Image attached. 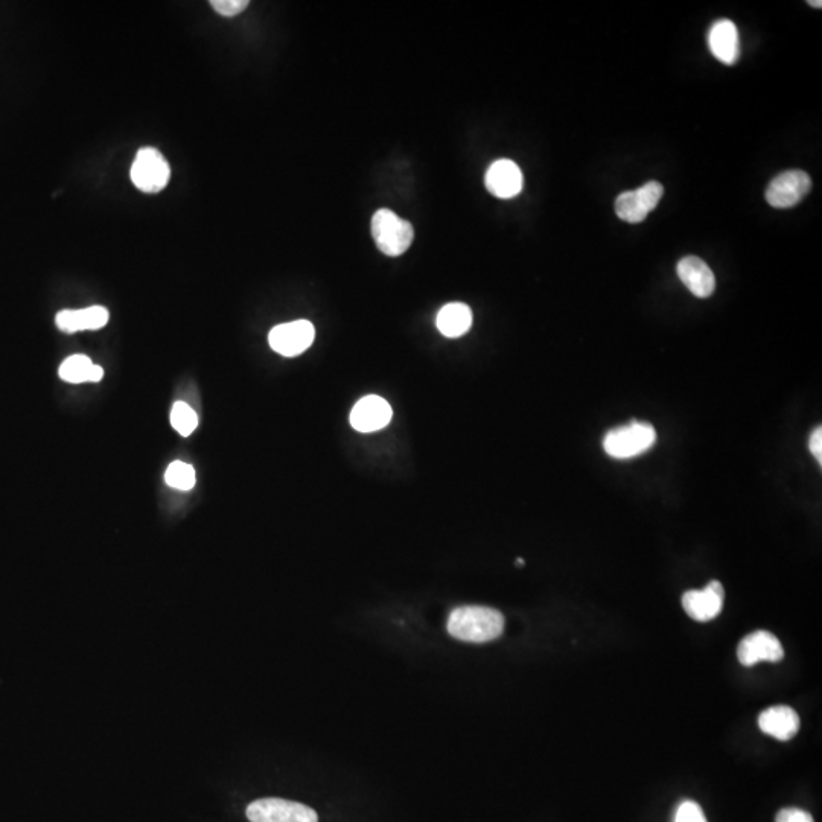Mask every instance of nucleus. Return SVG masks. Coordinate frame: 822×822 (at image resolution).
Returning <instances> with one entry per match:
<instances>
[{"instance_id": "412c9836", "label": "nucleus", "mask_w": 822, "mask_h": 822, "mask_svg": "<svg viewBox=\"0 0 822 822\" xmlns=\"http://www.w3.org/2000/svg\"><path fill=\"white\" fill-rule=\"evenodd\" d=\"M675 822H707V819L698 803L684 801L676 810Z\"/></svg>"}, {"instance_id": "39448f33", "label": "nucleus", "mask_w": 822, "mask_h": 822, "mask_svg": "<svg viewBox=\"0 0 822 822\" xmlns=\"http://www.w3.org/2000/svg\"><path fill=\"white\" fill-rule=\"evenodd\" d=\"M171 168L165 157L156 148H142L137 151L131 166V180L137 189L147 194H156L168 185Z\"/></svg>"}, {"instance_id": "f257e3e1", "label": "nucleus", "mask_w": 822, "mask_h": 822, "mask_svg": "<svg viewBox=\"0 0 822 822\" xmlns=\"http://www.w3.org/2000/svg\"><path fill=\"white\" fill-rule=\"evenodd\" d=\"M448 634L468 643L497 640L504 631V617L488 606H460L448 617Z\"/></svg>"}, {"instance_id": "ddd939ff", "label": "nucleus", "mask_w": 822, "mask_h": 822, "mask_svg": "<svg viewBox=\"0 0 822 822\" xmlns=\"http://www.w3.org/2000/svg\"><path fill=\"white\" fill-rule=\"evenodd\" d=\"M708 46L711 54L727 64L733 66L740 57V39L737 26L731 20L721 19L714 22L708 32Z\"/></svg>"}, {"instance_id": "423d86ee", "label": "nucleus", "mask_w": 822, "mask_h": 822, "mask_svg": "<svg viewBox=\"0 0 822 822\" xmlns=\"http://www.w3.org/2000/svg\"><path fill=\"white\" fill-rule=\"evenodd\" d=\"M663 194V185L658 182H649L635 191L623 192L615 200V214L626 223H641L657 208Z\"/></svg>"}, {"instance_id": "9b49d317", "label": "nucleus", "mask_w": 822, "mask_h": 822, "mask_svg": "<svg viewBox=\"0 0 822 822\" xmlns=\"http://www.w3.org/2000/svg\"><path fill=\"white\" fill-rule=\"evenodd\" d=\"M392 415V407L386 399L369 395L355 404L349 421H351L352 428L360 433H375L390 424Z\"/></svg>"}, {"instance_id": "2eb2a0df", "label": "nucleus", "mask_w": 822, "mask_h": 822, "mask_svg": "<svg viewBox=\"0 0 822 822\" xmlns=\"http://www.w3.org/2000/svg\"><path fill=\"white\" fill-rule=\"evenodd\" d=\"M759 727L768 736L786 742L797 736L800 730V716L794 708L775 705L760 714Z\"/></svg>"}, {"instance_id": "a878e982", "label": "nucleus", "mask_w": 822, "mask_h": 822, "mask_svg": "<svg viewBox=\"0 0 822 822\" xmlns=\"http://www.w3.org/2000/svg\"><path fill=\"white\" fill-rule=\"evenodd\" d=\"M517 564H518V565H524V561H523V559H518Z\"/></svg>"}, {"instance_id": "1a4fd4ad", "label": "nucleus", "mask_w": 822, "mask_h": 822, "mask_svg": "<svg viewBox=\"0 0 822 822\" xmlns=\"http://www.w3.org/2000/svg\"><path fill=\"white\" fill-rule=\"evenodd\" d=\"M784 650L780 640L768 631H757L746 635L737 647V658L743 666L751 667L754 664L768 661L778 663L783 660Z\"/></svg>"}, {"instance_id": "4468645a", "label": "nucleus", "mask_w": 822, "mask_h": 822, "mask_svg": "<svg viewBox=\"0 0 822 822\" xmlns=\"http://www.w3.org/2000/svg\"><path fill=\"white\" fill-rule=\"evenodd\" d=\"M678 278L699 299H707L716 288V278L707 262L698 256H687L678 264Z\"/></svg>"}, {"instance_id": "20e7f679", "label": "nucleus", "mask_w": 822, "mask_h": 822, "mask_svg": "<svg viewBox=\"0 0 822 822\" xmlns=\"http://www.w3.org/2000/svg\"><path fill=\"white\" fill-rule=\"evenodd\" d=\"M250 822H319L316 810L296 801L262 798L246 810Z\"/></svg>"}, {"instance_id": "6e6552de", "label": "nucleus", "mask_w": 822, "mask_h": 822, "mask_svg": "<svg viewBox=\"0 0 822 822\" xmlns=\"http://www.w3.org/2000/svg\"><path fill=\"white\" fill-rule=\"evenodd\" d=\"M812 189V180L809 174L792 169L781 173L769 183L766 189V201L772 208L787 209L800 203Z\"/></svg>"}, {"instance_id": "4be33fe9", "label": "nucleus", "mask_w": 822, "mask_h": 822, "mask_svg": "<svg viewBox=\"0 0 822 822\" xmlns=\"http://www.w3.org/2000/svg\"><path fill=\"white\" fill-rule=\"evenodd\" d=\"M212 8L223 17H235L249 7V0H212Z\"/></svg>"}, {"instance_id": "aec40b11", "label": "nucleus", "mask_w": 822, "mask_h": 822, "mask_svg": "<svg viewBox=\"0 0 822 822\" xmlns=\"http://www.w3.org/2000/svg\"><path fill=\"white\" fill-rule=\"evenodd\" d=\"M171 425L180 436H191L198 427L197 413L186 402H176L171 411Z\"/></svg>"}, {"instance_id": "a211bd4d", "label": "nucleus", "mask_w": 822, "mask_h": 822, "mask_svg": "<svg viewBox=\"0 0 822 822\" xmlns=\"http://www.w3.org/2000/svg\"><path fill=\"white\" fill-rule=\"evenodd\" d=\"M60 378L69 384L99 383L104 376L101 366H96L86 355H74L63 361Z\"/></svg>"}, {"instance_id": "f8f14e48", "label": "nucleus", "mask_w": 822, "mask_h": 822, "mask_svg": "<svg viewBox=\"0 0 822 822\" xmlns=\"http://www.w3.org/2000/svg\"><path fill=\"white\" fill-rule=\"evenodd\" d=\"M485 185L494 197L509 200L523 191V173H521L520 166L512 160H497L489 166Z\"/></svg>"}, {"instance_id": "6ab92c4d", "label": "nucleus", "mask_w": 822, "mask_h": 822, "mask_svg": "<svg viewBox=\"0 0 822 822\" xmlns=\"http://www.w3.org/2000/svg\"><path fill=\"white\" fill-rule=\"evenodd\" d=\"M166 485L179 491H191L195 486V471L189 463L173 462L165 472Z\"/></svg>"}, {"instance_id": "5701e85b", "label": "nucleus", "mask_w": 822, "mask_h": 822, "mask_svg": "<svg viewBox=\"0 0 822 822\" xmlns=\"http://www.w3.org/2000/svg\"><path fill=\"white\" fill-rule=\"evenodd\" d=\"M775 822H815L813 821L812 815L809 812H804L801 809H795V807H789V809L780 810L777 813V818H775Z\"/></svg>"}, {"instance_id": "f03ea898", "label": "nucleus", "mask_w": 822, "mask_h": 822, "mask_svg": "<svg viewBox=\"0 0 822 822\" xmlns=\"http://www.w3.org/2000/svg\"><path fill=\"white\" fill-rule=\"evenodd\" d=\"M372 236L376 247L384 255L396 258L410 249L415 239V229L395 212L380 209L372 217Z\"/></svg>"}, {"instance_id": "b1692460", "label": "nucleus", "mask_w": 822, "mask_h": 822, "mask_svg": "<svg viewBox=\"0 0 822 822\" xmlns=\"http://www.w3.org/2000/svg\"><path fill=\"white\" fill-rule=\"evenodd\" d=\"M809 450L818 463H822V430L821 427L813 431L809 439Z\"/></svg>"}, {"instance_id": "7ed1b4c3", "label": "nucleus", "mask_w": 822, "mask_h": 822, "mask_svg": "<svg viewBox=\"0 0 822 822\" xmlns=\"http://www.w3.org/2000/svg\"><path fill=\"white\" fill-rule=\"evenodd\" d=\"M657 442V431L647 422H631L625 427L609 431L603 439V448L614 459H634L649 451Z\"/></svg>"}, {"instance_id": "f3484780", "label": "nucleus", "mask_w": 822, "mask_h": 822, "mask_svg": "<svg viewBox=\"0 0 822 822\" xmlns=\"http://www.w3.org/2000/svg\"><path fill=\"white\" fill-rule=\"evenodd\" d=\"M436 325L445 337H462L472 326L471 308L465 303H448L437 314Z\"/></svg>"}, {"instance_id": "dca6fc26", "label": "nucleus", "mask_w": 822, "mask_h": 822, "mask_svg": "<svg viewBox=\"0 0 822 822\" xmlns=\"http://www.w3.org/2000/svg\"><path fill=\"white\" fill-rule=\"evenodd\" d=\"M110 314L104 306H90L84 310H64L55 317L60 331L75 334L80 331H96L109 323Z\"/></svg>"}, {"instance_id": "9d476101", "label": "nucleus", "mask_w": 822, "mask_h": 822, "mask_svg": "<svg viewBox=\"0 0 822 822\" xmlns=\"http://www.w3.org/2000/svg\"><path fill=\"white\" fill-rule=\"evenodd\" d=\"M724 600V587L721 582L713 580L702 590L687 591L682 596V606L696 622H710L721 614Z\"/></svg>"}, {"instance_id": "0eeeda50", "label": "nucleus", "mask_w": 822, "mask_h": 822, "mask_svg": "<svg viewBox=\"0 0 822 822\" xmlns=\"http://www.w3.org/2000/svg\"><path fill=\"white\" fill-rule=\"evenodd\" d=\"M316 338V329L308 320L282 323L271 329L268 343L271 349L284 357H297L310 348Z\"/></svg>"}, {"instance_id": "393cba45", "label": "nucleus", "mask_w": 822, "mask_h": 822, "mask_svg": "<svg viewBox=\"0 0 822 822\" xmlns=\"http://www.w3.org/2000/svg\"><path fill=\"white\" fill-rule=\"evenodd\" d=\"M809 5H812L813 8H821V2H809Z\"/></svg>"}]
</instances>
